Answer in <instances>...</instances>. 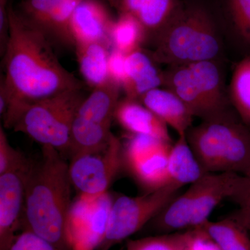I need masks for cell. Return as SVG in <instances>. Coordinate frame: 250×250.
<instances>
[{
    "mask_svg": "<svg viewBox=\"0 0 250 250\" xmlns=\"http://www.w3.org/2000/svg\"><path fill=\"white\" fill-rule=\"evenodd\" d=\"M9 34L3 54L1 75L9 95V105L1 119L24 104L67 90L83 89V83L67 70L43 32L22 17L9 4Z\"/></svg>",
    "mask_w": 250,
    "mask_h": 250,
    "instance_id": "6da1fadb",
    "label": "cell"
},
{
    "mask_svg": "<svg viewBox=\"0 0 250 250\" xmlns=\"http://www.w3.org/2000/svg\"><path fill=\"white\" fill-rule=\"evenodd\" d=\"M72 187L64 156L53 147L42 146L41 157L31 161L26 175L22 231L69 250L66 228Z\"/></svg>",
    "mask_w": 250,
    "mask_h": 250,
    "instance_id": "7a4b0ae2",
    "label": "cell"
},
{
    "mask_svg": "<svg viewBox=\"0 0 250 250\" xmlns=\"http://www.w3.org/2000/svg\"><path fill=\"white\" fill-rule=\"evenodd\" d=\"M250 183L249 177L235 172L205 174L148 224L160 234L199 228L209 220L212 212L224 200H232L241 207Z\"/></svg>",
    "mask_w": 250,
    "mask_h": 250,
    "instance_id": "3957f363",
    "label": "cell"
},
{
    "mask_svg": "<svg viewBox=\"0 0 250 250\" xmlns=\"http://www.w3.org/2000/svg\"><path fill=\"white\" fill-rule=\"evenodd\" d=\"M151 57L169 66L214 61L220 41L208 13L197 5L178 4L154 40Z\"/></svg>",
    "mask_w": 250,
    "mask_h": 250,
    "instance_id": "277c9868",
    "label": "cell"
},
{
    "mask_svg": "<svg viewBox=\"0 0 250 250\" xmlns=\"http://www.w3.org/2000/svg\"><path fill=\"white\" fill-rule=\"evenodd\" d=\"M187 139L207 173L235 172L250 178V130L228 111L203 120Z\"/></svg>",
    "mask_w": 250,
    "mask_h": 250,
    "instance_id": "5b68a950",
    "label": "cell"
},
{
    "mask_svg": "<svg viewBox=\"0 0 250 250\" xmlns=\"http://www.w3.org/2000/svg\"><path fill=\"white\" fill-rule=\"evenodd\" d=\"M84 98L83 89H76L24 104L3 120V126L70 155L72 123Z\"/></svg>",
    "mask_w": 250,
    "mask_h": 250,
    "instance_id": "8992f818",
    "label": "cell"
},
{
    "mask_svg": "<svg viewBox=\"0 0 250 250\" xmlns=\"http://www.w3.org/2000/svg\"><path fill=\"white\" fill-rule=\"evenodd\" d=\"M182 188L170 183L141 196L121 195L115 198L106 236L98 250H109L142 229L177 196Z\"/></svg>",
    "mask_w": 250,
    "mask_h": 250,
    "instance_id": "52a82bcc",
    "label": "cell"
},
{
    "mask_svg": "<svg viewBox=\"0 0 250 250\" xmlns=\"http://www.w3.org/2000/svg\"><path fill=\"white\" fill-rule=\"evenodd\" d=\"M123 165V143L113 134L104 147L71 156L68 170L72 187L80 195L104 193Z\"/></svg>",
    "mask_w": 250,
    "mask_h": 250,
    "instance_id": "ba28073f",
    "label": "cell"
},
{
    "mask_svg": "<svg viewBox=\"0 0 250 250\" xmlns=\"http://www.w3.org/2000/svg\"><path fill=\"white\" fill-rule=\"evenodd\" d=\"M113 196L80 195L72 202L67 216L69 250H98L106 236Z\"/></svg>",
    "mask_w": 250,
    "mask_h": 250,
    "instance_id": "9c48e42d",
    "label": "cell"
},
{
    "mask_svg": "<svg viewBox=\"0 0 250 250\" xmlns=\"http://www.w3.org/2000/svg\"><path fill=\"white\" fill-rule=\"evenodd\" d=\"M29 159L0 175V250H8L21 229Z\"/></svg>",
    "mask_w": 250,
    "mask_h": 250,
    "instance_id": "30bf717a",
    "label": "cell"
},
{
    "mask_svg": "<svg viewBox=\"0 0 250 250\" xmlns=\"http://www.w3.org/2000/svg\"><path fill=\"white\" fill-rule=\"evenodd\" d=\"M83 0H22L17 11L47 37L70 45L68 27L72 14Z\"/></svg>",
    "mask_w": 250,
    "mask_h": 250,
    "instance_id": "8fae6325",
    "label": "cell"
},
{
    "mask_svg": "<svg viewBox=\"0 0 250 250\" xmlns=\"http://www.w3.org/2000/svg\"><path fill=\"white\" fill-rule=\"evenodd\" d=\"M116 18L103 0H83L72 14L68 27L71 46L90 42L112 45L111 32Z\"/></svg>",
    "mask_w": 250,
    "mask_h": 250,
    "instance_id": "7c38bea8",
    "label": "cell"
},
{
    "mask_svg": "<svg viewBox=\"0 0 250 250\" xmlns=\"http://www.w3.org/2000/svg\"><path fill=\"white\" fill-rule=\"evenodd\" d=\"M118 14L136 18L146 30L147 39L154 40L178 6V0H108Z\"/></svg>",
    "mask_w": 250,
    "mask_h": 250,
    "instance_id": "4fadbf2b",
    "label": "cell"
},
{
    "mask_svg": "<svg viewBox=\"0 0 250 250\" xmlns=\"http://www.w3.org/2000/svg\"><path fill=\"white\" fill-rule=\"evenodd\" d=\"M178 136H186L192 126L194 115L186 104L170 90L161 88L150 90L139 100Z\"/></svg>",
    "mask_w": 250,
    "mask_h": 250,
    "instance_id": "5bb4252c",
    "label": "cell"
},
{
    "mask_svg": "<svg viewBox=\"0 0 250 250\" xmlns=\"http://www.w3.org/2000/svg\"><path fill=\"white\" fill-rule=\"evenodd\" d=\"M114 119L129 134L148 135L171 143L167 125L138 100H120Z\"/></svg>",
    "mask_w": 250,
    "mask_h": 250,
    "instance_id": "9a60e30c",
    "label": "cell"
},
{
    "mask_svg": "<svg viewBox=\"0 0 250 250\" xmlns=\"http://www.w3.org/2000/svg\"><path fill=\"white\" fill-rule=\"evenodd\" d=\"M142 49L126 55V78L123 87L126 98L139 100L150 90L164 85V72Z\"/></svg>",
    "mask_w": 250,
    "mask_h": 250,
    "instance_id": "2e32d148",
    "label": "cell"
},
{
    "mask_svg": "<svg viewBox=\"0 0 250 250\" xmlns=\"http://www.w3.org/2000/svg\"><path fill=\"white\" fill-rule=\"evenodd\" d=\"M121 87L111 80L95 87L80 104L76 116L91 124L111 129L115 112L121 100Z\"/></svg>",
    "mask_w": 250,
    "mask_h": 250,
    "instance_id": "e0dca14e",
    "label": "cell"
},
{
    "mask_svg": "<svg viewBox=\"0 0 250 250\" xmlns=\"http://www.w3.org/2000/svg\"><path fill=\"white\" fill-rule=\"evenodd\" d=\"M189 65L197 91L207 108L208 119L228 111L221 73L214 61L193 62Z\"/></svg>",
    "mask_w": 250,
    "mask_h": 250,
    "instance_id": "ac0fdd59",
    "label": "cell"
},
{
    "mask_svg": "<svg viewBox=\"0 0 250 250\" xmlns=\"http://www.w3.org/2000/svg\"><path fill=\"white\" fill-rule=\"evenodd\" d=\"M171 144L156 152L126 163L133 177L147 192L153 191L170 183L168 169L169 153Z\"/></svg>",
    "mask_w": 250,
    "mask_h": 250,
    "instance_id": "d6986e66",
    "label": "cell"
},
{
    "mask_svg": "<svg viewBox=\"0 0 250 250\" xmlns=\"http://www.w3.org/2000/svg\"><path fill=\"white\" fill-rule=\"evenodd\" d=\"M74 48L81 75L87 84L94 88L110 80L108 62L113 47L103 42H90Z\"/></svg>",
    "mask_w": 250,
    "mask_h": 250,
    "instance_id": "ffe728a7",
    "label": "cell"
},
{
    "mask_svg": "<svg viewBox=\"0 0 250 250\" xmlns=\"http://www.w3.org/2000/svg\"><path fill=\"white\" fill-rule=\"evenodd\" d=\"M170 182L183 187L196 182L207 172L202 168L188 142L187 136H179L169 153Z\"/></svg>",
    "mask_w": 250,
    "mask_h": 250,
    "instance_id": "44dd1931",
    "label": "cell"
},
{
    "mask_svg": "<svg viewBox=\"0 0 250 250\" xmlns=\"http://www.w3.org/2000/svg\"><path fill=\"white\" fill-rule=\"evenodd\" d=\"M202 228L222 250H250L249 231L228 217L218 222H206Z\"/></svg>",
    "mask_w": 250,
    "mask_h": 250,
    "instance_id": "7402d4cb",
    "label": "cell"
},
{
    "mask_svg": "<svg viewBox=\"0 0 250 250\" xmlns=\"http://www.w3.org/2000/svg\"><path fill=\"white\" fill-rule=\"evenodd\" d=\"M146 39V30L139 21L129 14H118L111 32L113 48L128 55L141 49Z\"/></svg>",
    "mask_w": 250,
    "mask_h": 250,
    "instance_id": "603a6c76",
    "label": "cell"
},
{
    "mask_svg": "<svg viewBox=\"0 0 250 250\" xmlns=\"http://www.w3.org/2000/svg\"><path fill=\"white\" fill-rule=\"evenodd\" d=\"M230 95L238 116L250 129V57L236 65L230 84Z\"/></svg>",
    "mask_w": 250,
    "mask_h": 250,
    "instance_id": "cb8c5ba5",
    "label": "cell"
},
{
    "mask_svg": "<svg viewBox=\"0 0 250 250\" xmlns=\"http://www.w3.org/2000/svg\"><path fill=\"white\" fill-rule=\"evenodd\" d=\"M190 230L126 241V250H186L188 247Z\"/></svg>",
    "mask_w": 250,
    "mask_h": 250,
    "instance_id": "d4e9b609",
    "label": "cell"
},
{
    "mask_svg": "<svg viewBox=\"0 0 250 250\" xmlns=\"http://www.w3.org/2000/svg\"><path fill=\"white\" fill-rule=\"evenodd\" d=\"M228 4L238 34L250 45V0H228Z\"/></svg>",
    "mask_w": 250,
    "mask_h": 250,
    "instance_id": "484cf974",
    "label": "cell"
},
{
    "mask_svg": "<svg viewBox=\"0 0 250 250\" xmlns=\"http://www.w3.org/2000/svg\"><path fill=\"white\" fill-rule=\"evenodd\" d=\"M29 160L10 144L4 127L0 126V175L17 168Z\"/></svg>",
    "mask_w": 250,
    "mask_h": 250,
    "instance_id": "4316f807",
    "label": "cell"
},
{
    "mask_svg": "<svg viewBox=\"0 0 250 250\" xmlns=\"http://www.w3.org/2000/svg\"><path fill=\"white\" fill-rule=\"evenodd\" d=\"M8 250H64L28 230L18 233Z\"/></svg>",
    "mask_w": 250,
    "mask_h": 250,
    "instance_id": "83f0119b",
    "label": "cell"
},
{
    "mask_svg": "<svg viewBox=\"0 0 250 250\" xmlns=\"http://www.w3.org/2000/svg\"><path fill=\"white\" fill-rule=\"evenodd\" d=\"M109 80L123 90L126 78V55L118 49L112 48L108 62Z\"/></svg>",
    "mask_w": 250,
    "mask_h": 250,
    "instance_id": "f1b7e54d",
    "label": "cell"
},
{
    "mask_svg": "<svg viewBox=\"0 0 250 250\" xmlns=\"http://www.w3.org/2000/svg\"><path fill=\"white\" fill-rule=\"evenodd\" d=\"M188 248L191 250H222L202 227L190 230Z\"/></svg>",
    "mask_w": 250,
    "mask_h": 250,
    "instance_id": "f546056e",
    "label": "cell"
},
{
    "mask_svg": "<svg viewBox=\"0 0 250 250\" xmlns=\"http://www.w3.org/2000/svg\"><path fill=\"white\" fill-rule=\"evenodd\" d=\"M9 0H0V53L2 57L9 34Z\"/></svg>",
    "mask_w": 250,
    "mask_h": 250,
    "instance_id": "4dcf8cb0",
    "label": "cell"
},
{
    "mask_svg": "<svg viewBox=\"0 0 250 250\" xmlns=\"http://www.w3.org/2000/svg\"><path fill=\"white\" fill-rule=\"evenodd\" d=\"M229 217L233 219L250 232V207H240L239 209Z\"/></svg>",
    "mask_w": 250,
    "mask_h": 250,
    "instance_id": "1f68e13d",
    "label": "cell"
},
{
    "mask_svg": "<svg viewBox=\"0 0 250 250\" xmlns=\"http://www.w3.org/2000/svg\"><path fill=\"white\" fill-rule=\"evenodd\" d=\"M250 207V183L249 188H248V192H247L246 199H245L244 202H243V205H242V206H241L240 207Z\"/></svg>",
    "mask_w": 250,
    "mask_h": 250,
    "instance_id": "d6a6232c",
    "label": "cell"
},
{
    "mask_svg": "<svg viewBox=\"0 0 250 250\" xmlns=\"http://www.w3.org/2000/svg\"><path fill=\"white\" fill-rule=\"evenodd\" d=\"M186 250H190V248H189L188 247L187 249Z\"/></svg>",
    "mask_w": 250,
    "mask_h": 250,
    "instance_id": "836d02e7",
    "label": "cell"
}]
</instances>
